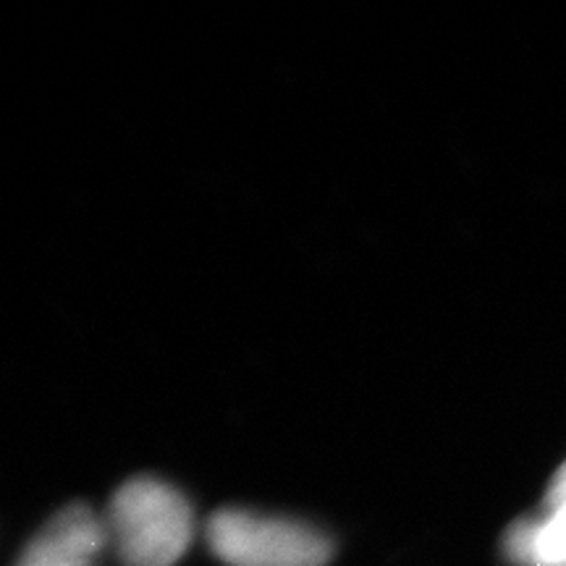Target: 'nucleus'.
<instances>
[{"label": "nucleus", "mask_w": 566, "mask_h": 566, "mask_svg": "<svg viewBox=\"0 0 566 566\" xmlns=\"http://www.w3.org/2000/svg\"><path fill=\"white\" fill-rule=\"evenodd\" d=\"M108 548V530L101 514L74 504L61 509L21 551L17 566H97Z\"/></svg>", "instance_id": "obj_3"}, {"label": "nucleus", "mask_w": 566, "mask_h": 566, "mask_svg": "<svg viewBox=\"0 0 566 566\" xmlns=\"http://www.w3.org/2000/svg\"><path fill=\"white\" fill-rule=\"evenodd\" d=\"M558 499H566V462L558 467V472L551 480V488H548V495L546 501H558Z\"/></svg>", "instance_id": "obj_5"}, {"label": "nucleus", "mask_w": 566, "mask_h": 566, "mask_svg": "<svg viewBox=\"0 0 566 566\" xmlns=\"http://www.w3.org/2000/svg\"><path fill=\"white\" fill-rule=\"evenodd\" d=\"M210 548L229 566H325L334 546L317 527L279 514L223 509L208 525Z\"/></svg>", "instance_id": "obj_2"}, {"label": "nucleus", "mask_w": 566, "mask_h": 566, "mask_svg": "<svg viewBox=\"0 0 566 566\" xmlns=\"http://www.w3.org/2000/svg\"><path fill=\"white\" fill-rule=\"evenodd\" d=\"M504 548L516 566H566V499L546 501L541 516L516 522Z\"/></svg>", "instance_id": "obj_4"}, {"label": "nucleus", "mask_w": 566, "mask_h": 566, "mask_svg": "<svg viewBox=\"0 0 566 566\" xmlns=\"http://www.w3.org/2000/svg\"><path fill=\"white\" fill-rule=\"evenodd\" d=\"M103 520L108 546L124 566H176L195 533L189 501L171 483L150 475L126 480Z\"/></svg>", "instance_id": "obj_1"}]
</instances>
